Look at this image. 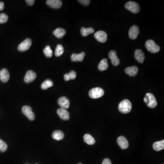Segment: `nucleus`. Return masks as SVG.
Wrapping results in <instances>:
<instances>
[{"label": "nucleus", "mask_w": 164, "mask_h": 164, "mask_svg": "<svg viewBox=\"0 0 164 164\" xmlns=\"http://www.w3.org/2000/svg\"><path fill=\"white\" fill-rule=\"evenodd\" d=\"M125 7L127 10L134 13H137L140 11L139 5L135 1H128L125 5Z\"/></svg>", "instance_id": "obj_5"}, {"label": "nucleus", "mask_w": 164, "mask_h": 164, "mask_svg": "<svg viewBox=\"0 0 164 164\" xmlns=\"http://www.w3.org/2000/svg\"><path fill=\"white\" fill-rule=\"evenodd\" d=\"M46 3L49 7L55 9L60 8L63 4L62 1L60 0H48Z\"/></svg>", "instance_id": "obj_14"}, {"label": "nucleus", "mask_w": 164, "mask_h": 164, "mask_svg": "<svg viewBox=\"0 0 164 164\" xmlns=\"http://www.w3.org/2000/svg\"><path fill=\"white\" fill-rule=\"evenodd\" d=\"M77 77V73L74 71H71L69 73H66L64 76V79L66 81L71 80H74Z\"/></svg>", "instance_id": "obj_26"}, {"label": "nucleus", "mask_w": 164, "mask_h": 164, "mask_svg": "<svg viewBox=\"0 0 164 164\" xmlns=\"http://www.w3.org/2000/svg\"><path fill=\"white\" fill-rule=\"evenodd\" d=\"M10 78V73L6 69H1L0 71V80L3 82L7 83Z\"/></svg>", "instance_id": "obj_15"}, {"label": "nucleus", "mask_w": 164, "mask_h": 164, "mask_svg": "<svg viewBox=\"0 0 164 164\" xmlns=\"http://www.w3.org/2000/svg\"><path fill=\"white\" fill-rule=\"evenodd\" d=\"M94 36L95 39L99 42L104 43L107 40V34L105 32L103 31H99L96 32Z\"/></svg>", "instance_id": "obj_8"}, {"label": "nucleus", "mask_w": 164, "mask_h": 164, "mask_svg": "<svg viewBox=\"0 0 164 164\" xmlns=\"http://www.w3.org/2000/svg\"><path fill=\"white\" fill-rule=\"evenodd\" d=\"M145 45L146 49L151 53H157L160 51V47L156 44L155 42L152 40L147 41Z\"/></svg>", "instance_id": "obj_3"}, {"label": "nucleus", "mask_w": 164, "mask_h": 164, "mask_svg": "<svg viewBox=\"0 0 164 164\" xmlns=\"http://www.w3.org/2000/svg\"><path fill=\"white\" fill-rule=\"evenodd\" d=\"M22 111L23 114L26 115L29 120H34L35 119V114L33 112L32 109L29 106H24L22 108Z\"/></svg>", "instance_id": "obj_7"}, {"label": "nucleus", "mask_w": 164, "mask_h": 164, "mask_svg": "<svg viewBox=\"0 0 164 164\" xmlns=\"http://www.w3.org/2000/svg\"><path fill=\"white\" fill-rule=\"evenodd\" d=\"M85 56V53L84 52H82L80 54H76L73 53L71 56V60L73 62H82L84 60Z\"/></svg>", "instance_id": "obj_19"}, {"label": "nucleus", "mask_w": 164, "mask_h": 164, "mask_svg": "<svg viewBox=\"0 0 164 164\" xmlns=\"http://www.w3.org/2000/svg\"><path fill=\"white\" fill-rule=\"evenodd\" d=\"M84 141L89 145H93L95 143V140L93 136L89 134H87L84 135Z\"/></svg>", "instance_id": "obj_25"}, {"label": "nucleus", "mask_w": 164, "mask_h": 164, "mask_svg": "<svg viewBox=\"0 0 164 164\" xmlns=\"http://www.w3.org/2000/svg\"><path fill=\"white\" fill-rule=\"evenodd\" d=\"M118 145L122 149H126L128 148L129 142L125 137L123 136L118 137L117 139Z\"/></svg>", "instance_id": "obj_16"}, {"label": "nucleus", "mask_w": 164, "mask_h": 164, "mask_svg": "<svg viewBox=\"0 0 164 164\" xmlns=\"http://www.w3.org/2000/svg\"><path fill=\"white\" fill-rule=\"evenodd\" d=\"M8 146L6 143L0 139V151L2 152H5L7 150Z\"/></svg>", "instance_id": "obj_30"}, {"label": "nucleus", "mask_w": 164, "mask_h": 164, "mask_svg": "<svg viewBox=\"0 0 164 164\" xmlns=\"http://www.w3.org/2000/svg\"><path fill=\"white\" fill-rule=\"evenodd\" d=\"M4 9V4L3 2H0V11H2Z\"/></svg>", "instance_id": "obj_35"}, {"label": "nucleus", "mask_w": 164, "mask_h": 164, "mask_svg": "<svg viewBox=\"0 0 164 164\" xmlns=\"http://www.w3.org/2000/svg\"><path fill=\"white\" fill-rule=\"evenodd\" d=\"M66 32L65 30L63 28L59 27L56 29L53 32V35L55 36L56 38H62L65 36Z\"/></svg>", "instance_id": "obj_18"}, {"label": "nucleus", "mask_w": 164, "mask_h": 164, "mask_svg": "<svg viewBox=\"0 0 164 164\" xmlns=\"http://www.w3.org/2000/svg\"><path fill=\"white\" fill-rule=\"evenodd\" d=\"M108 66H109V65H108L107 60L106 59H104L101 60V62L99 63V65H98V69L99 70L103 71L107 69Z\"/></svg>", "instance_id": "obj_23"}, {"label": "nucleus", "mask_w": 164, "mask_h": 164, "mask_svg": "<svg viewBox=\"0 0 164 164\" xmlns=\"http://www.w3.org/2000/svg\"><path fill=\"white\" fill-rule=\"evenodd\" d=\"M109 56L111 60L113 65L115 66L118 65L120 63V59L118 58L116 52L114 50H112L109 53Z\"/></svg>", "instance_id": "obj_11"}, {"label": "nucleus", "mask_w": 164, "mask_h": 164, "mask_svg": "<svg viewBox=\"0 0 164 164\" xmlns=\"http://www.w3.org/2000/svg\"><path fill=\"white\" fill-rule=\"evenodd\" d=\"M139 28L136 25H134L131 27L129 32V35L130 38L131 39H135L138 37V35L139 34Z\"/></svg>", "instance_id": "obj_10"}, {"label": "nucleus", "mask_w": 164, "mask_h": 164, "mask_svg": "<svg viewBox=\"0 0 164 164\" xmlns=\"http://www.w3.org/2000/svg\"><path fill=\"white\" fill-rule=\"evenodd\" d=\"M153 148L155 151H159L164 150V140H161L160 141L155 142L153 145Z\"/></svg>", "instance_id": "obj_21"}, {"label": "nucleus", "mask_w": 164, "mask_h": 164, "mask_svg": "<svg viewBox=\"0 0 164 164\" xmlns=\"http://www.w3.org/2000/svg\"><path fill=\"white\" fill-rule=\"evenodd\" d=\"M135 59L139 62L140 63H142L145 60V54L140 49H137L135 52Z\"/></svg>", "instance_id": "obj_17"}, {"label": "nucleus", "mask_w": 164, "mask_h": 164, "mask_svg": "<svg viewBox=\"0 0 164 164\" xmlns=\"http://www.w3.org/2000/svg\"><path fill=\"white\" fill-rule=\"evenodd\" d=\"M52 137L56 140H62L64 137V133L62 131H55L52 133Z\"/></svg>", "instance_id": "obj_22"}, {"label": "nucleus", "mask_w": 164, "mask_h": 164, "mask_svg": "<svg viewBox=\"0 0 164 164\" xmlns=\"http://www.w3.org/2000/svg\"><path fill=\"white\" fill-rule=\"evenodd\" d=\"M64 48L62 45L59 44L56 46L55 52V55L56 56H60L64 53Z\"/></svg>", "instance_id": "obj_28"}, {"label": "nucleus", "mask_w": 164, "mask_h": 164, "mask_svg": "<svg viewBox=\"0 0 164 164\" xmlns=\"http://www.w3.org/2000/svg\"><path fill=\"white\" fill-rule=\"evenodd\" d=\"M53 82L50 80H47L44 82L41 85V88L44 90H46L48 88L53 86Z\"/></svg>", "instance_id": "obj_27"}, {"label": "nucleus", "mask_w": 164, "mask_h": 164, "mask_svg": "<svg viewBox=\"0 0 164 164\" xmlns=\"http://www.w3.org/2000/svg\"><path fill=\"white\" fill-rule=\"evenodd\" d=\"M82 164V163H79V164Z\"/></svg>", "instance_id": "obj_36"}, {"label": "nucleus", "mask_w": 164, "mask_h": 164, "mask_svg": "<svg viewBox=\"0 0 164 164\" xmlns=\"http://www.w3.org/2000/svg\"><path fill=\"white\" fill-rule=\"evenodd\" d=\"M144 100L146 103L147 105L150 108H155L157 104V99L154 95L151 93H147L146 94Z\"/></svg>", "instance_id": "obj_2"}, {"label": "nucleus", "mask_w": 164, "mask_h": 164, "mask_svg": "<svg viewBox=\"0 0 164 164\" xmlns=\"http://www.w3.org/2000/svg\"><path fill=\"white\" fill-rule=\"evenodd\" d=\"M58 103L61 108L67 109L70 106V101L66 97H60L58 100Z\"/></svg>", "instance_id": "obj_13"}, {"label": "nucleus", "mask_w": 164, "mask_h": 164, "mask_svg": "<svg viewBox=\"0 0 164 164\" xmlns=\"http://www.w3.org/2000/svg\"><path fill=\"white\" fill-rule=\"evenodd\" d=\"M37 74L32 70L27 71L24 78V81L26 83H31L36 79Z\"/></svg>", "instance_id": "obj_12"}, {"label": "nucleus", "mask_w": 164, "mask_h": 164, "mask_svg": "<svg viewBox=\"0 0 164 164\" xmlns=\"http://www.w3.org/2000/svg\"><path fill=\"white\" fill-rule=\"evenodd\" d=\"M32 44V40L30 38H27L21 42L18 46V49L20 52H25L29 49Z\"/></svg>", "instance_id": "obj_6"}, {"label": "nucleus", "mask_w": 164, "mask_h": 164, "mask_svg": "<svg viewBox=\"0 0 164 164\" xmlns=\"http://www.w3.org/2000/svg\"><path fill=\"white\" fill-rule=\"evenodd\" d=\"M35 1L34 0H26V2L27 3L28 5H31L32 6L35 3Z\"/></svg>", "instance_id": "obj_34"}, {"label": "nucleus", "mask_w": 164, "mask_h": 164, "mask_svg": "<svg viewBox=\"0 0 164 164\" xmlns=\"http://www.w3.org/2000/svg\"><path fill=\"white\" fill-rule=\"evenodd\" d=\"M125 73L130 76L134 77L137 75L138 72V68L137 67L134 66L128 67L125 69Z\"/></svg>", "instance_id": "obj_20"}, {"label": "nucleus", "mask_w": 164, "mask_h": 164, "mask_svg": "<svg viewBox=\"0 0 164 164\" xmlns=\"http://www.w3.org/2000/svg\"><path fill=\"white\" fill-rule=\"evenodd\" d=\"M44 54L48 58H51V56H52V50L51 49V48H50L49 46H46V48L44 49Z\"/></svg>", "instance_id": "obj_29"}, {"label": "nucleus", "mask_w": 164, "mask_h": 164, "mask_svg": "<svg viewBox=\"0 0 164 164\" xmlns=\"http://www.w3.org/2000/svg\"><path fill=\"white\" fill-rule=\"evenodd\" d=\"M8 20V16L7 14L4 13L0 14V24L7 22Z\"/></svg>", "instance_id": "obj_31"}, {"label": "nucleus", "mask_w": 164, "mask_h": 164, "mask_svg": "<svg viewBox=\"0 0 164 164\" xmlns=\"http://www.w3.org/2000/svg\"><path fill=\"white\" fill-rule=\"evenodd\" d=\"M104 92L101 88L97 87L92 88L89 92V96L92 99H99L104 95Z\"/></svg>", "instance_id": "obj_4"}, {"label": "nucleus", "mask_w": 164, "mask_h": 164, "mask_svg": "<svg viewBox=\"0 0 164 164\" xmlns=\"http://www.w3.org/2000/svg\"><path fill=\"white\" fill-rule=\"evenodd\" d=\"M102 164H112V163L110 159L108 158H105L103 160Z\"/></svg>", "instance_id": "obj_33"}, {"label": "nucleus", "mask_w": 164, "mask_h": 164, "mask_svg": "<svg viewBox=\"0 0 164 164\" xmlns=\"http://www.w3.org/2000/svg\"><path fill=\"white\" fill-rule=\"evenodd\" d=\"M118 108L120 112L123 114H127L131 110V103L128 99H125L120 103Z\"/></svg>", "instance_id": "obj_1"}, {"label": "nucleus", "mask_w": 164, "mask_h": 164, "mask_svg": "<svg viewBox=\"0 0 164 164\" xmlns=\"http://www.w3.org/2000/svg\"><path fill=\"white\" fill-rule=\"evenodd\" d=\"M57 114L61 119L64 120H68L70 118V114L69 111L64 108H59L57 110Z\"/></svg>", "instance_id": "obj_9"}, {"label": "nucleus", "mask_w": 164, "mask_h": 164, "mask_svg": "<svg viewBox=\"0 0 164 164\" xmlns=\"http://www.w3.org/2000/svg\"><path fill=\"white\" fill-rule=\"evenodd\" d=\"M95 32V30L92 27L86 28L85 27H82L81 29V33L83 37H86L90 34H92Z\"/></svg>", "instance_id": "obj_24"}, {"label": "nucleus", "mask_w": 164, "mask_h": 164, "mask_svg": "<svg viewBox=\"0 0 164 164\" xmlns=\"http://www.w3.org/2000/svg\"><path fill=\"white\" fill-rule=\"evenodd\" d=\"M78 1L80 3L85 5H88L90 4V1H89V0H80V1Z\"/></svg>", "instance_id": "obj_32"}]
</instances>
